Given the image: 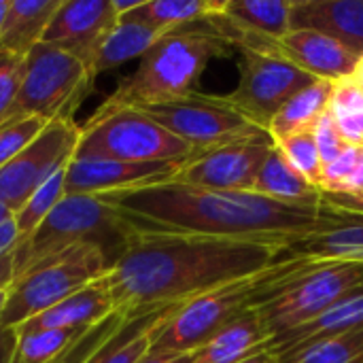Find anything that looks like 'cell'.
<instances>
[{"label":"cell","instance_id":"cell-1","mask_svg":"<svg viewBox=\"0 0 363 363\" xmlns=\"http://www.w3.org/2000/svg\"><path fill=\"white\" fill-rule=\"evenodd\" d=\"M138 234L198 236L259 242L289 249L306 238L336 230L351 213L313 202H281L255 191H215L172 181L100 196Z\"/></svg>","mask_w":363,"mask_h":363},{"label":"cell","instance_id":"cell-2","mask_svg":"<svg viewBox=\"0 0 363 363\" xmlns=\"http://www.w3.org/2000/svg\"><path fill=\"white\" fill-rule=\"evenodd\" d=\"M283 255L259 242L138 234L104 279L115 313L138 319L266 270Z\"/></svg>","mask_w":363,"mask_h":363},{"label":"cell","instance_id":"cell-3","mask_svg":"<svg viewBox=\"0 0 363 363\" xmlns=\"http://www.w3.org/2000/svg\"><path fill=\"white\" fill-rule=\"evenodd\" d=\"M317 264L321 259L285 253L266 270L236 279L185 302L160 325L149 353H196L228 325L277 298Z\"/></svg>","mask_w":363,"mask_h":363},{"label":"cell","instance_id":"cell-4","mask_svg":"<svg viewBox=\"0 0 363 363\" xmlns=\"http://www.w3.org/2000/svg\"><path fill=\"white\" fill-rule=\"evenodd\" d=\"M191 26L162 36L140 57L138 68L119 81L94 115L117 108H143L191 94L208 62L230 53L232 47L211 23L208 30H194Z\"/></svg>","mask_w":363,"mask_h":363},{"label":"cell","instance_id":"cell-5","mask_svg":"<svg viewBox=\"0 0 363 363\" xmlns=\"http://www.w3.org/2000/svg\"><path fill=\"white\" fill-rule=\"evenodd\" d=\"M138 238L125 217L100 196H64L49 217L15 245V279L38 262L72 247H96L113 266Z\"/></svg>","mask_w":363,"mask_h":363},{"label":"cell","instance_id":"cell-6","mask_svg":"<svg viewBox=\"0 0 363 363\" xmlns=\"http://www.w3.org/2000/svg\"><path fill=\"white\" fill-rule=\"evenodd\" d=\"M106 272H111V266L104 255L89 245L72 247L38 262L9 287L0 330L19 328L28 319L49 311Z\"/></svg>","mask_w":363,"mask_h":363},{"label":"cell","instance_id":"cell-7","mask_svg":"<svg viewBox=\"0 0 363 363\" xmlns=\"http://www.w3.org/2000/svg\"><path fill=\"white\" fill-rule=\"evenodd\" d=\"M89 68L74 55L38 43L23 57V79L13 108L15 119L38 117L51 121H74V113L94 85Z\"/></svg>","mask_w":363,"mask_h":363},{"label":"cell","instance_id":"cell-8","mask_svg":"<svg viewBox=\"0 0 363 363\" xmlns=\"http://www.w3.org/2000/svg\"><path fill=\"white\" fill-rule=\"evenodd\" d=\"M74 155L147 164L185 162L196 157L198 151L140 108H117L104 115H91L83 125Z\"/></svg>","mask_w":363,"mask_h":363},{"label":"cell","instance_id":"cell-9","mask_svg":"<svg viewBox=\"0 0 363 363\" xmlns=\"http://www.w3.org/2000/svg\"><path fill=\"white\" fill-rule=\"evenodd\" d=\"M363 291V264L321 262L257 308L272 338L311 323L353 294Z\"/></svg>","mask_w":363,"mask_h":363},{"label":"cell","instance_id":"cell-10","mask_svg":"<svg viewBox=\"0 0 363 363\" xmlns=\"http://www.w3.org/2000/svg\"><path fill=\"white\" fill-rule=\"evenodd\" d=\"M240 79L223 100L255 128L268 132L283 104L317 79L277 51L240 49Z\"/></svg>","mask_w":363,"mask_h":363},{"label":"cell","instance_id":"cell-11","mask_svg":"<svg viewBox=\"0 0 363 363\" xmlns=\"http://www.w3.org/2000/svg\"><path fill=\"white\" fill-rule=\"evenodd\" d=\"M140 111L198 153L264 132L234 111L223 96L191 91L170 102L143 106Z\"/></svg>","mask_w":363,"mask_h":363},{"label":"cell","instance_id":"cell-12","mask_svg":"<svg viewBox=\"0 0 363 363\" xmlns=\"http://www.w3.org/2000/svg\"><path fill=\"white\" fill-rule=\"evenodd\" d=\"M83 128L74 121H51L38 138L0 168V202L15 215L32 194L77 153Z\"/></svg>","mask_w":363,"mask_h":363},{"label":"cell","instance_id":"cell-13","mask_svg":"<svg viewBox=\"0 0 363 363\" xmlns=\"http://www.w3.org/2000/svg\"><path fill=\"white\" fill-rule=\"evenodd\" d=\"M268 132L198 153L181 166L172 183L215 191H253L257 172L272 149Z\"/></svg>","mask_w":363,"mask_h":363},{"label":"cell","instance_id":"cell-14","mask_svg":"<svg viewBox=\"0 0 363 363\" xmlns=\"http://www.w3.org/2000/svg\"><path fill=\"white\" fill-rule=\"evenodd\" d=\"M189 162V160H185ZM185 162H117L74 155L66 168L68 196H102L111 191L172 181Z\"/></svg>","mask_w":363,"mask_h":363},{"label":"cell","instance_id":"cell-15","mask_svg":"<svg viewBox=\"0 0 363 363\" xmlns=\"http://www.w3.org/2000/svg\"><path fill=\"white\" fill-rule=\"evenodd\" d=\"M117 21L113 0H62L43 43L79 57L89 68L100 43Z\"/></svg>","mask_w":363,"mask_h":363},{"label":"cell","instance_id":"cell-16","mask_svg":"<svg viewBox=\"0 0 363 363\" xmlns=\"http://www.w3.org/2000/svg\"><path fill=\"white\" fill-rule=\"evenodd\" d=\"M274 51L323 81L351 79L359 62V55L317 30H289L283 38L274 40Z\"/></svg>","mask_w":363,"mask_h":363},{"label":"cell","instance_id":"cell-17","mask_svg":"<svg viewBox=\"0 0 363 363\" xmlns=\"http://www.w3.org/2000/svg\"><path fill=\"white\" fill-rule=\"evenodd\" d=\"M104 277L96 279L60 304L15 328L17 336H28L45 330H89L108 319L115 313V306Z\"/></svg>","mask_w":363,"mask_h":363},{"label":"cell","instance_id":"cell-18","mask_svg":"<svg viewBox=\"0 0 363 363\" xmlns=\"http://www.w3.org/2000/svg\"><path fill=\"white\" fill-rule=\"evenodd\" d=\"M291 30L323 32L363 55V0H294Z\"/></svg>","mask_w":363,"mask_h":363},{"label":"cell","instance_id":"cell-19","mask_svg":"<svg viewBox=\"0 0 363 363\" xmlns=\"http://www.w3.org/2000/svg\"><path fill=\"white\" fill-rule=\"evenodd\" d=\"M357 330H363V291L349 296L347 300H342L340 304L330 308L319 319L272 338L268 351L277 359H281V357L294 355L319 340H328V338L357 332Z\"/></svg>","mask_w":363,"mask_h":363},{"label":"cell","instance_id":"cell-20","mask_svg":"<svg viewBox=\"0 0 363 363\" xmlns=\"http://www.w3.org/2000/svg\"><path fill=\"white\" fill-rule=\"evenodd\" d=\"M272 336L257 311L247 313L194 353L191 363H245L270 349Z\"/></svg>","mask_w":363,"mask_h":363},{"label":"cell","instance_id":"cell-21","mask_svg":"<svg viewBox=\"0 0 363 363\" xmlns=\"http://www.w3.org/2000/svg\"><path fill=\"white\" fill-rule=\"evenodd\" d=\"M60 4L62 0H11L0 32V53L26 57L43 43Z\"/></svg>","mask_w":363,"mask_h":363},{"label":"cell","instance_id":"cell-22","mask_svg":"<svg viewBox=\"0 0 363 363\" xmlns=\"http://www.w3.org/2000/svg\"><path fill=\"white\" fill-rule=\"evenodd\" d=\"M223 9V0H140L119 19L149 26L162 36L202 21Z\"/></svg>","mask_w":363,"mask_h":363},{"label":"cell","instance_id":"cell-23","mask_svg":"<svg viewBox=\"0 0 363 363\" xmlns=\"http://www.w3.org/2000/svg\"><path fill=\"white\" fill-rule=\"evenodd\" d=\"M336 81H323L317 79L313 85L304 87L296 96H291L283 108L272 119L268 134L272 140L291 136L296 132H308L317 125V121L330 111L332 94H334Z\"/></svg>","mask_w":363,"mask_h":363},{"label":"cell","instance_id":"cell-24","mask_svg":"<svg viewBox=\"0 0 363 363\" xmlns=\"http://www.w3.org/2000/svg\"><path fill=\"white\" fill-rule=\"evenodd\" d=\"M160 38L162 34L151 30L145 23H138L132 19H119L100 43L89 64V72L96 79L98 74L113 70L134 57H143Z\"/></svg>","mask_w":363,"mask_h":363},{"label":"cell","instance_id":"cell-25","mask_svg":"<svg viewBox=\"0 0 363 363\" xmlns=\"http://www.w3.org/2000/svg\"><path fill=\"white\" fill-rule=\"evenodd\" d=\"M294 0H225L221 15L234 26L279 40L291 30Z\"/></svg>","mask_w":363,"mask_h":363},{"label":"cell","instance_id":"cell-26","mask_svg":"<svg viewBox=\"0 0 363 363\" xmlns=\"http://www.w3.org/2000/svg\"><path fill=\"white\" fill-rule=\"evenodd\" d=\"M177 308L179 306H170V308L125 321L123 328L87 363H138L140 359H145L149 355L155 332Z\"/></svg>","mask_w":363,"mask_h":363},{"label":"cell","instance_id":"cell-27","mask_svg":"<svg viewBox=\"0 0 363 363\" xmlns=\"http://www.w3.org/2000/svg\"><path fill=\"white\" fill-rule=\"evenodd\" d=\"M253 191L281 202H313L323 198L317 187H313L300 172L294 170L277 145H272L268 151L253 183Z\"/></svg>","mask_w":363,"mask_h":363},{"label":"cell","instance_id":"cell-28","mask_svg":"<svg viewBox=\"0 0 363 363\" xmlns=\"http://www.w3.org/2000/svg\"><path fill=\"white\" fill-rule=\"evenodd\" d=\"M289 255L313 257L321 262H357L363 264V215H353L351 219L330 232L306 238L289 249Z\"/></svg>","mask_w":363,"mask_h":363},{"label":"cell","instance_id":"cell-29","mask_svg":"<svg viewBox=\"0 0 363 363\" xmlns=\"http://www.w3.org/2000/svg\"><path fill=\"white\" fill-rule=\"evenodd\" d=\"M330 113L345 140L363 147V87L353 77L334 83Z\"/></svg>","mask_w":363,"mask_h":363},{"label":"cell","instance_id":"cell-30","mask_svg":"<svg viewBox=\"0 0 363 363\" xmlns=\"http://www.w3.org/2000/svg\"><path fill=\"white\" fill-rule=\"evenodd\" d=\"M85 332L87 330H45V332L19 336L11 363H53Z\"/></svg>","mask_w":363,"mask_h":363},{"label":"cell","instance_id":"cell-31","mask_svg":"<svg viewBox=\"0 0 363 363\" xmlns=\"http://www.w3.org/2000/svg\"><path fill=\"white\" fill-rule=\"evenodd\" d=\"M66 168H62L47 183H43L32 194V198L13 215L17 232H19V240H26L49 217V213L57 206V202L66 196Z\"/></svg>","mask_w":363,"mask_h":363},{"label":"cell","instance_id":"cell-32","mask_svg":"<svg viewBox=\"0 0 363 363\" xmlns=\"http://www.w3.org/2000/svg\"><path fill=\"white\" fill-rule=\"evenodd\" d=\"M279 363H363V330L319 340Z\"/></svg>","mask_w":363,"mask_h":363},{"label":"cell","instance_id":"cell-33","mask_svg":"<svg viewBox=\"0 0 363 363\" xmlns=\"http://www.w3.org/2000/svg\"><path fill=\"white\" fill-rule=\"evenodd\" d=\"M274 145L281 149V153L287 157V162L294 166L296 172H300L313 187H321L323 179V162L313 136V130L308 132H296L291 136L274 140Z\"/></svg>","mask_w":363,"mask_h":363},{"label":"cell","instance_id":"cell-34","mask_svg":"<svg viewBox=\"0 0 363 363\" xmlns=\"http://www.w3.org/2000/svg\"><path fill=\"white\" fill-rule=\"evenodd\" d=\"M125 321H128L125 317H121L119 313H113L108 319L94 325L91 330H87L60 359H55L53 363H87L123 328Z\"/></svg>","mask_w":363,"mask_h":363},{"label":"cell","instance_id":"cell-35","mask_svg":"<svg viewBox=\"0 0 363 363\" xmlns=\"http://www.w3.org/2000/svg\"><path fill=\"white\" fill-rule=\"evenodd\" d=\"M45 125L47 121L38 117L15 119L0 125V168L6 166L11 160H15L26 147H30L45 130Z\"/></svg>","mask_w":363,"mask_h":363},{"label":"cell","instance_id":"cell-36","mask_svg":"<svg viewBox=\"0 0 363 363\" xmlns=\"http://www.w3.org/2000/svg\"><path fill=\"white\" fill-rule=\"evenodd\" d=\"M21 79L23 57L0 53V125L9 123L13 117V108L21 89Z\"/></svg>","mask_w":363,"mask_h":363},{"label":"cell","instance_id":"cell-37","mask_svg":"<svg viewBox=\"0 0 363 363\" xmlns=\"http://www.w3.org/2000/svg\"><path fill=\"white\" fill-rule=\"evenodd\" d=\"M313 136H315V143H317V149H319L323 166L334 162L349 147V143L340 134V130H338V125H336V121H334L330 111L317 121V125L313 128Z\"/></svg>","mask_w":363,"mask_h":363},{"label":"cell","instance_id":"cell-38","mask_svg":"<svg viewBox=\"0 0 363 363\" xmlns=\"http://www.w3.org/2000/svg\"><path fill=\"white\" fill-rule=\"evenodd\" d=\"M359 191H363V147L359 149V160H357L353 172L328 194H332V196H355Z\"/></svg>","mask_w":363,"mask_h":363},{"label":"cell","instance_id":"cell-39","mask_svg":"<svg viewBox=\"0 0 363 363\" xmlns=\"http://www.w3.org/2000/svg\"><path fill=\"white\" fill-rule=\"evenodd\" d=\"M13 249L0 255V289L11 287L15 281V251Z\"/></svg>","mask_w":363,"mask_h":363},{"label":"cell","instance_id":"cell-40","mask_svg":"<svg viewBox=\"0 0 363 363\" xmlns=\"http://www.w3.org/2000/svg\"><path fill=\"white\" fill-rule=\"evenodd\" d=\"M17 332L15 330H0V363H11L17 349Z\"/></svg>","mask_w":363,"mask_h":363},{"label":"cell","instance_id":"cell-41","mask_svg":"<svg viewBox=\"0 0 363 363\" xmlns=\"http://www.w3.org/2000/svg\"><path fill=\"white\" fill-rule=\"evenodd\" d=\"M19 242V232L15 225V219H9L0 225V255L11 251Z\"/></svg>","mask_w":363,"mask_h":363},{"label":"cell","instance_id":"cell-42","mask_svg":"<svg viewBox=\"0 0 363 363\" xmlns=\"http://www.w3.org/2000/svg\"><path fill=\"white\" fill-rule=\"evenodd\" d=\"M191 359H194V353H160V355L149 353L138 363H191Z\"/></svg>","mask_w":363,"mask_h":363},{"label":"cell","instance_id":"cell-43","mask_svg":"<svg viewBox=\"0 0 363 363\" xmlns=\"http://www.w3.org/2000/svg\"><path fill=\"white\" fill-rule=\"evenodd\" d=\"M245 363H279V362H277V357H274L270 351H264V353H259V355H255V357L247 359Z\"/></svg>","mask_w":363,"mask_h":363},{"label":"cell","instance_id":"cell-44","mask_svg":"<svg viewBox=\"0 0 363 363\" xmlns=\"http://www.w3.org/2000/svg\"><path fill=\"white\" fill-rule=\"evenodd\" d=\"M353 79L363 87V55L359 57V62H357V68H355V72H353Z\"/></svg>","mask_w":363,"mask_h":363},{"label":"cell","instance_id":"cell-45","mask_svg":"<svg viewBox=\"0 0 363 363\" xmlns=\"http://www.w3.org/2000/svg\"><path fill=\"white\" fill-rule=\"evenodd\" d=\"M9 4H11V0H0V32H2V26H4V17H6Z\"/></svg>","mask_w":363,"mask_h":363},{"label":"cell","instance_id":"cell-46","mask_svg":"<svg viewBox=\"0 0 363 363\" xmlns=\"http://www.w3.org/2000/svg\"><path fill=\"white\" fill-rule=\"evenodd\" d=\"M9 219H13V213H11V211L0 202V225H2L4 221H9Z\"/></svg>","mask_w":363,"mask_h":363},{"label":"cell","instance_id":"cell-47","mask_svg":"<svg viewBox=\"0 0 363 363\" xmlns=\"http://www.w3.org/2000/svg\"><path fill=\"white\" fill-rule=\"evenodd\" d=\"M6 298H9V287L6 289H0V317H2L4 306H6Z\"/></svg>","mask_w":363,"mask_h":363}]
</instances>
